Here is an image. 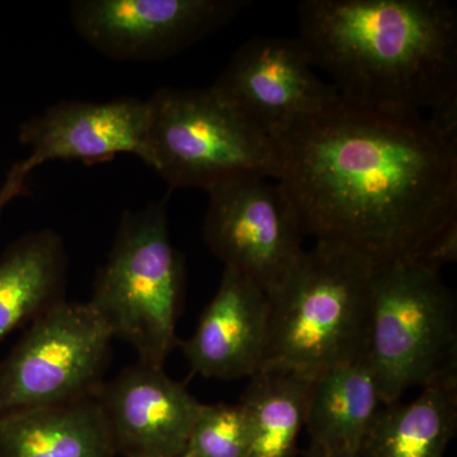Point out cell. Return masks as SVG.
<instances>
[{"label": "cell", "mask_w": 457, "mask_h": 457, "mask_svg": "<svg viewBox=\"0 0 457 457\" xmlns=\"http://www.w3.org/2000/svg\"><path fill=\"white\" fill-rule=\"evenodd\" d=\"M170 457H191V456L187 455V453H179V455L170 456Z\"/></svg>", "instance_id": "obj_23"}, {"label": "cell", "mask_w": 457, "mask_h": 457, "mask_svg": "<svg viewBox=\"0 0 457 457\" xmlns=\"http://www.w3.org/2000/svg\"><path fill=\"white\" fill-rule=\"evenodd\" d=\"M213 89L270 139L338 99L299 37H254L236 51Z\"/></svg>", "instance_id": "obj_10"}, {"label": "cell", "mask_w": 457, "mask_h": 457, "mask_svg": "<svg viewBox=\"0 0 457 457\" xmlns=\"http://www.w3.org/2000/svg\"><path fill=\"white\" fill-rule=\"evenodd\" d=\"M305 457H360L359 453H328L323 451L314 449V447L308 446Z\"/></svg>", "instance_id": "obj_22"}, {"label": "cell", "mask_w": 457, "mask_h": 457, "mask_svg": "<svg viewBox=\"0 0 457 457\" xmlns=\"http://www.w3.org/2000/svg\"><path fill=\"white\" fill-rule=\"evenodd\" d=\"M248 423L242 405L203 404L185 453L191 457H246Z\"/></svg>", "instance_id": "obj_19"}, {"label": "cell", "mask_w": 457, "mask_h": 457, "mask_svg": "<svg viewBox=\"0 0 457 457\" xmlns=\"http://www.w3.org/2000/svg\"><path fill=\"white\" fill-rule=\"evenodd\" d=\"M383 407L369 354L312 378L305 427L309 446L359 453Z\"/></svg>", "instance_id": "obj_14"}, {"label": "cell", "mask_w": 457, "mask_h": 457, "mask_svg": "<svg viewBox=\"0 0 457 457\" xmlns=\"http://www.w3.org/2000/svg\"><path fill=\"white\" fill-rule=\"evenodd\" d=\"M312 378L278 366L249 378L239 404L248 423L246 457H295L305 427Z\"/></svg>", "instance_id": "obj_18"}, {"label": "cell", "mask_w": 457, "mask_h": 457, "mask_svg": "<svg viewBox=\"0 0 457 457\" xmlns=\"http://www.w3.org/2000/svg\"><path fill=\"white\" fill-rule=\"evenodd\" d=\"M305 236L375 267L409 261L457 219V143L422 114L336 99L275 140Z\"/></svg>", "instance_id": "obj_1"}, {"label": "cell", "mask_w": 457, "mask_h": 457, "mask_svg": "<svg viewBox=\"0 0 457 457\" xmlns=\"http://www.w3.org/2000/svg\"><path fill=\"white\" fill-rule=\"evenodd\" d=\"M375 266L333 243L303 252L267 295L269 339L263 366L314 378L369 354Z\"/></svg>", "instance_id": "obj_3"}, {"label": "cell", "mask_w": 457, "mask_h": 457, "mask_svg": "<svg viewBox=\"0 0 457 457\" xmlns=\"http://www.w3.org/2000/svg\"><path fill=\"white\" fill-rule=\"evenodd\" d=\"M27 179H29V176L23 173V170H21L18 163L11 168L7 179H5L4 185L0 188V218H2L5 207H7L14 198L25 192Z\"/></svg>", "instance_id": "obj_21"}, {"label": "cell", "mask_w": 457, "mask_h": 457, "mask_svg": "<svg viewBox=\"0 0 457 457\" xmlns=\"http://www.w3.org/2000/svg\"><path fill=\"white\" fill-rule=\"evenodd\" d=\"M146 104V165L170 187L207 192L242 174L276 180L281 176L276 141L246 121L213 87L162 88Z\"/></svg>", "instance_id": "obj_6"}, {"label": "cell", "mask_w": 457, "mask_h": 457, "mask_svg": "<svg viewBox=\"0 0 457 457\" xmlns=\"http://www.w3.org/2000/svg\"><path fill=\"white\" fill-rule=\"evenodd\" d=\"M185 279V260L171 243L165 204H150L123 212L88 303L113 338L134 347L139 362L163 368L179 343Z\"/></svg>", "instance_id": "obj_4"}, {"label": "cell", "mask_w": 457, "mask_h": 457, "mask_svg": "<svg viewBox=\"0 0 457 457\" xmlns=\"http://www.w3.org/2000/svg\"><path fill=\"white\" fill-rule=\"evenodd\" d=\"M204 237L225 264L251 278L267 295L300 261L305 236L296 206L284 186L242 174L207 191Z\"/></svg>", "instance_id": "obj_8"}, {"label": "cell", "mask_w": 457, "mask_h": 457, "mask_svg": "<svg viewBox=\"0 0 457 457\" xmlns=\"http://www.w3.org/2000/svg\"><path fill=\"white\" fill-rule=\"evenodd\" d=\"M457 431V376L423 387L416 399L383 405L360 457H445Z\"/></svg>", "instance_id": "obj_17"}, {"label": "cell", "mask_w": 457, "mask_h": 457, "mask_svg": "<svg viewBox=\"0 0 457 457\" xmlns=\"http://www.w3.org/2000/svg\"><path fill=\"white\" fill-rule=\"evenodd\" d=\"M0 457L117 455L98 400L92 395L0 418Z\"/></svg>", "instance_id": "obj_15"}, {"label": "cell", "mask_w": 457, "mask_h": 457, "mask_svg": "<svg viewBox=\"0 0 457 457\" xmlns=\"http://www.w3.org/2000/svg\"><path fill=\"white\" fill-rule=\"evenodd\" d=\"M96 398L114 453L121 457H170L185 453L203 405L163 368L139 361L110 383L102 384Z\"/></svg>", "instance_id": "obj_12"}, {"label": "cell", "mask_w": 457, "mask_h": 457, "mask_svg": "<svg viewBox=\"0 0 457 457\" xmlns=\"http://www.w3.org/2000/svg\"><path fill=\"white\" fill-rule=\"evenodd\" d=\"M245 0H75L71 20L89 46L121 62H159L227 26Z\"/></svg>", "instance_id": "obj_9"}, {"label": "cell", "mask_w": 457, "mask_h": 457, "mask_svg": "<svg viewBox=\"0 0 457 457\" xmlns=\"http://www.w3.org/2000/svg\"><path fill=\"white\" fill-rule=\"evenodd\" d=\"M68 255L50 228L21 237L0 255V342L64 300Z\"/></svg>", "instance_id": "obj_16"}, {"label": "cell", "mask_w": 457, "mask_h": 457, "mask_svg": "<svg viewBox=\"0 0 457 457\" xmlns=\"http://www.w3.org/2000/svg\"><path fill=\"white\" fill-rule=\"evenodd\" d=\"M112 339L88 303L51 306L0 365V418L96 395Z\"/></svg>", "instance_id": "obj_7"}, {"label": "cell", "mask_w": 457, "mask_h": 457, "mask_svg": "<svg viewBox=\"0 0 457 457\" xmlns=\"http://www.w3.org/2000/svg\"><path fill=\"white\" fill-rule=\"evenodd\" d=\"M299 40L339 98L427 116L457 101V13L442 0H303Z\"/></svg>", "instance_id": "obj_2"}, {"label": "cell", "mask_w": 457, "mask_h": 457, "mask_svg": "<svg viewBox=\"0 0 457 457\" xmlns=\"http://www.w3.org/2000/svg\"><path fill=\"white\" fill-rule=\"evenodd\" d=\"M147 129L149 108L139 98L62 101L21 126L20 141L29 154L18 165L29 176L51 161L95 164L132 154L146 164Z\"/></svg>", "instance_id": "obj_11"}, {"label": "cell", "mask_w": 457, "mask_h": 457, "mask_svg": "<svg viewBox=\"0 0 457 457\" xmlns=\"http://www.w3.org/2000/svg\"><path fill=\"white\" fill-rule=\"evenodd\" d=\"M269 321L267 294L242 273L225 269L196 330L179 345L189 366L204 378H249L263 366Z\"/></svg>", "instance_id": "obj_13"}, {"label": "cell", "mask_w": 457, "mask_h": 457, "mask_svg": "<svg viewBox=\"0 0 457 457\" xmlns=\"http://www.w3.org/2000/svg\"><path fill=\"white\" fill-rule=\"evenodd\" d=\"M411 262L440 273L442 267L457 261V219L438 228Z\"/></svg>", "instance_id": "obj_20"}, {"label": "cell", "mask_w": 457, "mask_h": 457, "mask_svg": "<svg viewBox=\"0 0 457 457\" xmlns=\"http://www.w3.org/2000/svg\"><path fill=\"white\" fill-rule=\"evenodd\" d=\"M369 361L383 405L457 376L456 297L411 261L375 267Z\"/></svg>", "instance_id": "obj_5"}]
</instances>
